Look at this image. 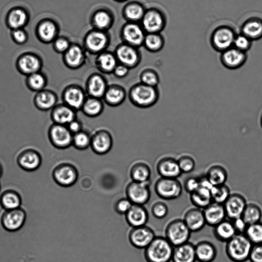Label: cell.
Returning a JSON list of instances; mask_svg holds the SVG:
<instances>
[{"mask_svg":"<svg viewBox=\"0 0 262 262\" xmlns=\"http://www.w3.org/2000/svg\"><path fill=\"white\" fill-rule=\"evenodd\" d=\"M253 244L244 234H237L227 243L226 253L234 262H244L249 259Z\"/></svg>","mask_w":262,"mask_h":262,"instance_id":"cell-2","label":"cell"},{"mask_svg":"<svg viewBox=\"0 0 262 262\" xmlns=\"http://www.w3.org/2000/svg\"><path fill=\"white\" fill-rule=\"evenodd\" d=\"M214 234L216 238L227 243L237 234L232 220H224L214 228Z\"/></svg>","mask_w":262,"mask_h":262,"instance_id":"cell-24","label":"cell"},{"mask_svg":"<svg viewBox=\"0 0 262 262\" xmlns=\"http://www.w3.org/2000/svg\"><path fill=\"white\" fill-rule=\"evenodd\" d=\"M117 57L122 64L126 67H132L136 65L138 55L132 47L129 46H122L117 51Z\"/></svg>","mask_w":262,"mask_h":262,"instance_id":"cell-31","label":"cell"},{"mask_svg":"<svg viewBox=\"0 0 262 262\" xmlns=\"http://www.w3.org/2000/svg\"><path fill=\"white\" fill-rule=\"evenodd\" d=\"M199 186V178L191 177L187 179L184 183L185 190L190 194L196 192Z\"/></svg>","mask_w":262,"mask_h":262,"instance_id":"cell-54","label":"cell"},{"mask_svg":"<svg viewBox=\"0 0 262 262\" xmlns=\"http://www.w3.org/2000/svg\"><path fill=\"white\" fill-rule=\"evenodd\" d=\"M247 60L246 53L232 47L221 53L220 61L226 68L236 70L242 67Z\"/></svg>","mask_w":262,"mask_h":262,"instance_id":"cell-10","label":"cell"},{"mask_svg":"<svg viewBox=\"0 0 262 262\" xmlns=\"http://www.w3.org/2000/svg\"><path fill=\"white\" fill-rule=\"evenodd\" d=\"M207 226L214 228L219 223L225 220L227 215L224 205L212 202L203 209Z\"/></svg>","mask_w":262,"mask_h":262,"instance_id":"cell-16","label":"cell"},{"mask_svg":"<svg viewBox=\"0 0 262 262\" xmlns=\"http://www.w3.org/2000/svg\"><path fill=\"white\" fill-rule=\"evenodd\" d=\"M124 36L126 40L133 45H140L144 40L142 30L136 24H129L124 30Z\"/></svg>","mask_w":262,"mask_h":262,"instance_id":"cell-30","label":"cell"},{"mask_svg":"<svg viewBox=\"0 0 262 262\" xmlns=\"http://www.w3.org/2000/svg\"><path fill=\"white\" fill-rule=\"evenodd\" d=\"M148 183L132 181L127 188V198L134 204L143 205L146 203L151 196Z\"/></svg>","mask_w":262,"mask_h":262,"instance_id":"cell-7","label":"cell"},{"mask_svg":"<svg viewBox=\"0 0 262 262\" xmlns=\"http://www.w3.org/2000/svg\"><path fill=\"white\" fill-rule=\"evenodd\" d=\"M155 190L157 195L163 199L172 200L181 196L183 188L178 179L161 177L156 182Z\"/></svg>","mask_w":262,"mask_h":262,"instance_id":"cell-5","label":"cell"},{"mask_svg":"<svg viewBox=\"0 0 262 262\" xmlns=\"http://www.w3.org/2000/svg\"><path fill=\"white\" fill-rule=\"evenodd\" d=\"M18 70L24 76L41 71L42 68L41 59L37 56L26 54L21 56L17 62Z\"/></svg>","mask_w":262,"mask_h":262,"instance_id":"cell-13","label":"cell"},{"mask_svg":"<svg viewBox=\"0 0 262 262\" xmlns=\"http://www.w3.org/2000/svg\"><path fill=\"white\" fill-rule=\"evenodd\" d=\"M110 22V18L108 14L103 12L97 13L94 17L95 25L99 28H104Z\"/></svg>","mask_w":262,"mask_h":262,"instance_id":"cell-55","label":"cell"},{"mask_svg":"<svg viewBox=\"0 0 262 262\" xmlns=\"http://www.w3.org/2000/svg\"><path fill=\"white\" fill-rule=\"evenodd\" d=\"M249 259L251 262H262V244L253 245Z\"/></svg>","mask_w":262,"mask_h":262,"instance_id":"cell-57","label":"cell"},{"mask_svg":"<svg viewBox=\"0 0 262 262\" xmlns=\"http://www.w3.org/2000/svg\"><path fill=\"white\" fill-rule=\"evenodd\" d=\"M2 174V170L1 169V167H0V177H1Z\"/></svg>","mask_w":262,"mask_h":262,"instance_id":"cell-63","label":"cell"},{"mask_svg":"<svg viewBox=\"0 0 262 262\" xmlns=\"http://www.w3.org/2000/svg\"><path fill=\"white\" fill-rule=\"evenodd\" d=\"M55 48L60 53L66 52L69 48V43L65 39H59L55 43Z\"/></svg>","mask_w":262,"mask_h":262,"instance_id":"cell-60","label":"cell"},{"mask_svg":"<svg viewBox=\"0 0 262 262\" xmlns=\"http://www.w3.org/2000/svg\"><path fill=\"white\" fill-rule=\"evenodd\" d=\"M241 33L252 41L262 37V21L256 18L247 20L241 27Z\"/></svg>","mask_w":262,"mask_h":262,"instance_id":"cell-26","label":"cell"},{"mask_svg":"<svg viewBox=\"0 0 262 262\" xmlns=\"http://www.w3.org/2000/svg\"><path fill=\"white\" fill-rule=\"evenodd\" d=\"M261 217L260 208L254 203H247L242 216L248 226L260 222Z\"/></svg>","mask_w":262,"mask_h":262,"instance_id":"cell-39","label":"cell"},{"mask_svg":"<svg viewBox=\"0 0 262 262\" xmlns=\"http://www.w3.org/2000/svg\"><path fill=\"white\" fill-rule=\"evenodd\" d=\"M114 72L116 77L123 78L128 74L129 68L123 65L117 66Z\"/></svg>","mask_w":262,"mask_h":262,"instance_id":"cell-61","label":"cell"},{"mask_svg":"<svg viewBox=\"0 0 262 262\" xmlns=\"http://www.w3.org/2000/svg\"><path fill=\"white\" fill-rule=\"evenodd\" d=\"M26 219V212L20 208L6 211L3 216L2 223L5 229L10 232H16L24 225Z\"/></svg>","mask_w":262,"mask_h":262,"instance_id":"cell-8","label":"cell"},{"mask_svg":"<svg viewBox=\"0 0 262 262\" xmlns=\"http://www.w3.org/2000/svg\"><path fill=\"white\" fill-rule=\"evenodd\" d=\"M49 137L52 144L59 148L67 147L72 142V133L65 126L55 124L49 130Z\"/></svg>","mask_w":262,"mask_h":262,"instance_id":"cell-12","label":"cell"},{"mask_svg":"<svg viewBox=\"0 0 262 262\" xmlns=\"http://www.w3.org/2000/svg\"><path fill=\"white\" fill-rule=\"evenodd\" d=\"M260 125H261V127L262 128V115H261V117L260 118Z\"/></svg>","mask_w":262,"mask_h":262,"instance_id":"cell-64","label":"cell"},{"mask_svg":"<svg viewBox=\"0 0 262 262\" xmlns=\"http://www.w3.org/2000/svg\"><path fill=\"white\" fill-rule=\"evenodd\" d=\"M57 102V95L53 91L43 90L37 92L34 98L35 107L40 110L46 111L53 109Z\"/></svg>","mask_w":262,"mask_h":262,"instance_id":"cell-22","label":"cell"},{"mask_svg":"<svg viewBox=\"0 0 262 262\" xmlns=\"http://www.w3.org/2000/svg\"><path fill=\"white\" fill-rule=\"evenodd\" d=\"M55 181L60 186L70 187L77 181L78 172L72 165L65 164L58 166L53 173Z\"/></svg>","mask_w":262,"mask_h":262,"instance_id":"cell-9","label":"cell"},{"mask_svg":"<svg viewBox=\"0 0 262 262\" xmlns=\"http://www.w3.org/2000/svg\"><path fill=\"white\" fill-rule=\"evenodd\" d=\"M205 176L214 186H218L226 184L228 174L224 167L215 165L209 168Z\"/></svg>","mask_w":262,"mask_h":262,"instance_id":"cell-29","label":"cell"},{"mask_svg":"<svg viewBox=\"0 0 262 262\" xmlns=\"http://www.w3.org/2000/svg\"><path fill=\"white\" fill-rule=\"evenodd\" d=\"M127 16L131 20H138L143 15L142 8L138 5H131L129 6L126 11Z\"/></svg>","mask_w":262,"mask_h":262,"instance_id":"cell-53","label":"cell"},{"mask_svg":"<svg viewBox=\"0 0 262 262\" xmlns=\"http://www.w3.org/2000/svg\"><path fill=\"white\" fill-rule=\"evenodd\" d=\"M2 206L6 211H12L21 208L22 200L19 194L13 191H8L0 199Z\"/></svg>","mask_w":262,"mask_h":262,"instance_id":"cell-36","label":"cell"},{"mask_svg":"<svg viewBox=\"0 0 262 262\" xmlns=\"http://www.w3.org/2000/svg\"><path fill=\"white\" fill-rule=\"evenodd\" d=\"M125 215L128 223L133 228L145 226L148 219L147 211L141 205L133 204Z\"/></svg>","mask_w":262,"mask_h":262,"instance_id":"cell-20","label":"cell"},{"mask_svg":"<svg viewBox=\"0 0 262 262\" xmlns=\"http://www.w3.org/2000/svg\"><path fill=\"white\" fill-rule=\"evenodd\" d=\"M234 227L237 234H244L248 227L242 217L232 220Z\"/></svg>","mask_w":262,"mask_h":262,"instance_id":"cell-58","label":"cell"},{"mask_svg":"<svg viewBox=\"0 0 262 262\" xmlns=\"http://www.w3.org/2000/svg\"><path fill=\"white\" fill-rule=\"evenodd\" d=\"M236 35L234 29L229 26L218 27L211 35V45L214 50L222 53L233 47Z\"/></svg>","mask_w":262,"mask_h":262,"instance_id":"cell-4","label":"cell"},{"mask_svg":"<svg viewBox=\"0 0 262 262\" xmlns=\"http://www.w3.org/2000/svg\"><path fill=\"white\" fill-rule=\"evenodd\" d=\"M244 235L253 245L262 244V222L251 224L247 227Z\"/></svg>","mask_w":262,"mask_h":262,"instance_id":"cell-43","label":"cell"},{"mask_svg":"<svg viewBox=\"0 0 262 262\" xmlns=\"http://www.w3.org/2000/svg\"><path fill=\"white\" fill-rule=\"evenodd\" d=\"M133 204L129 199H122L117 203L116 210L120 214L126 215L131 208Z\"/></svg>","mask_w":262,"mask_h":262,"instance_id":"cell-56","label":"cell"},{"mask_svg":"<svg viewBox=\"0 0 262 262\" xmlns=\"http://www.w3.org/2000/svg\"><path fill=\"white\" fill-rule=\"evenodd\" d=\"M165 233L166 238L176 247L189 242L192 232L183 219H177L169 223Z\"/></svg>","mask_w":262,"mask_h":262,"instance_id":"cell-3","label":"cell"},{"mask_svg":"<svg viewBox=\"0 0 262 262\" xmlns=\"http://www.w3.org/2000/svg\"><path fill=\"white\" fill-rule=\"evenodd\" d=\"M131 176L133 181L138 182H149L151 177V170L144 165H137L132 169Z\"/></svg>","mask_w":262,"mask_h":262,"instance_id":"cell-42","label":"cell"},{"mask_svg":"<svg viewBox=\"0 0 262 262\" xmlns=\"http://www.w3.org/2000/svg\"><path fill=\"white\" fill-rule=\"evenodd\" d=\"M158 74L154 71H147L141 76L142 84L152 87H157L160 83Z\"/></svg>","mask_w":262,"mask_h":262,"instance_id":"cell-50","label":"cell"},{"mask_svg":"<svg viewBox=\"0 0 262 262\" xmlns=\"http://www.w3.org/2000/svg\"><path fill=\"white\" fill-rule=\"evenodd\" d=\"M104 97L108 104L118 106L122 103L125 99L124 91L118 87H112L107 90Z\"/></svg>","mask_w":262,"mask_h":262,"instance_id":"cell-46","label":"cell"},{"mask_svg":"<svg viewBox=\"0 0 262 262\" xmlns=\"http://www.w3.org/2000/svg\"><path fill=\"white\" fill-rule=\"evenodd\" d=\"M83 109L87 116L95 117L102 112V105L99 99L92 97L85 100Z\"/></svg>","mask_w":262,"mask_h":262,"instance_id":"cell-45","label":"cell"},{"mask_svg":"<svg viewBox=\"0 0 262 262\" xmlns=\"http://www.w3.org/2000/svg\"><path fill=\"white\" fill-rule=\"evenodd\" d=\"M14 40L19 44H23L27 40V35L22 29L14 30L12 33Z\"/></svg>","mask_w":262,"mask_h":262,"instance_id":"cell-59","label":"cell"},{"mask_svg":"<svg viewBox=\"0 0 262 262\" xmlns=\"http://www.w3.org/2000/svg\"><path fill=\"white\" fill-rule=\"evenodd\" d=\"M18 163L23 170L32 172L39 168L42 164V158L36 151L27 149L20 154L18 158Z\"/></svg>","mask_w":262,"mask_h":262,"instance_id":"cell-17","label":"cell"},{"mask_svg":"<svg viewBox=\"0 0 262 262\" xmlns=\"http://www.w3.org/2000/svg\"><path fill=\"white\" fill-rule=\"evenodd\" d=\"M231 195L230 189L226 184L214 186L211 190L213 202L218 204L225 203Z\"/></svg>","mask_w":262,"mask_h":262,"instance_id":"cell-40","label":"cell"},{"mask_svg":"<svg viewBox=\"0 0 262 262\" xmlns=\"http://www.w3.org/2000/svg\"><path fill=\"white\" fill-rule=\"evenodd\" d=\"M86 43L90 50L98 52L104 48L107 43V37L101 32H94L88 36Z\"/></svg>","mask_w":262,"mask_h":262,"instance_id":"cell-38","label":"cell"},{"mask_svg":"<svg viewBox=\"0 0 262 262\" xmlns=\"http://www.w3.org/2000/svg\"><path fill=\"white\" fill-rule=\"evenodd\" d=\"M168 212L169 208L167 205L163 202H158L152 207V214L159 219L165 218L168 215Z\"/></svg>","mask_w":262,"mask_h":262,"instance_id":"cell-52","label":"cell"},{"mask_svg":"<svg viewBox=\"0 0 262 262\" xmlns=\"http://www.w3.org/2000/svg\"><path fill=\"white\" fill-rule=\"evenodd\" d=\"M155 237L154 231L145 226L133 228L129 234L131 243L139 249H145Z\"/></svg>","mask_w":262,"mask_h":262,"instance_id":"cell-11","label":"cell"},{"mask_svg":"<svg viewBox=\"0 0 262 262\" xmlns=\"http://www.w3.org/2000/svg\"><path fill=\"white\" fill-rule=\"evenodd\" d=\"M177 161L182 174L190 173L192 172L195 168V161L194 159L190 156H182Z\"/></svg>","mask_w":262,"mask_h":262,"instance_id":"cell-48","label":"cell"},{"mask_svg":"<svg viewBox=\"0 0 262 262\" xmlns=\"http://www.w3.org/2000/svg\"><path fill=\"white\" fill-rule=\"evenodd\" d=\"M252 41L250 40L247 36L241 33L236 35L233 47L247 53L251 47Z\"/></svg>","mask_w":262,"mask_h":262,"instance_id":"cell-49","label":"cell"},{"mask_svg":"<svg viewBox=\"0 0 262 262\" xmlns=\"http://www.w3.org/2000/svg\"><path fill=\"white\" fill-rule=\"evenodd\" d=\"M147 48L152 51L157 52L161 50L164 45V39L160 35L157 33H150L147 35L144 39Z\"/></svg>","mask_w":262,"mask_h":262,"instance_id":"cell-47","label":"cell"},{"mask_svg":"<svg viewBox=\"0 0 262 262\" xmlns=\"http://www.w3.org/2000/svg\"><path fill=\"white\" fill-rule=\"evenodd\" d=\"M64 98L66 105L73 109L83 108L86 100L83 91L76 87L67 89L64 93Z\"/></svg>","mask_w":262,"mask_h":262,"instance_id":"cell-27","label":"cell"},{"mask_svg":"<svg viewBox=\"0 0 262 262\" xmlns=\"http://www.w3.org/2000/svg\"><path fill=\"white\" fill-rule=\"evenodd\" d=\"M174 246L166 238L156 237L145 249L144 255L147 262H170Z\"/></svg>","mask_w":262,"mask_h":262,"instance_id":"cell-1","label":"cell"},{"mask_svg":"<svg viewBox=\"0 0 262 262\" xmlns=\"http://www.w3.org/2000/svg\"><path fill=\"white\" fill-rule=\"evenodd\" d=\"M39 36L42 41L47 42L52 41L56 36L57 28L56 25L51 21L42 22L37 29Z\"/></svg>","mask_w":262,"mask_h":262,"instance_id":"cell-41","label":"cell"},{"mask_svg":"<svg viewBox=\"0 0 262 262\" xmlns=\"http://www.w3.org/2000/svg\"><path fill=\"white\" fill-rule=\"evenodd\" d=\"M84 54L82 49L77 46L69 48L66 52L65 57L67 65L73 68L81 66L84 62Z\"/></svg>","mask_w":262,"mask_h":262,"instance_id":"cell-33","label":"cell"},{"mask_svg":"<svg viewBox=\"0 0 262 262\" xmlns=\"http://www.w3.org/2000/svg\"><path fill=\"white\" fill-rule=\"evenodd\" d=\"M173 262H196L195 245L188 242L174 247Z\"/></svg>","mask_w":262,"mask_h":262,"instance_id":"cell-19","label":"cell"},{"mask_svg":"<svg viewBox=\"0 0 262 262\" xmlns=\"http://www.w3.org/2000/svg\"><path fill=\"white\" fill-rule=\"evenodd\" d=\"M51 118L55 124L65 126L76 119V114L73 109L67 105L56 106L51 113Z\"/></svg>","mask_w":262,"mask_h":262,"instance_id":"cell-23","label":"cell"},{"mask_svg":"<svg viewBox=\"0 0 262 262\" xmlns=\"http://www.w3.org/2000/svg\"><path fill=\"white\" fill-rule=\"evenodd\" d=\"M88 90L92 97L99 99L104 96L107 90L104 80L98 75L93 76L89 81Z\"/></svg>","mask_w":262,"mask_h":262,"instance_id":"cell-32","label":"cell"},{"mask_svg":"<svg viewBox=\"0 0 262 262\" xmlns=\"http://www.w3.org/2000/svg\"><path fill=\"white\" fill-rule=\"evenodd\" d=\"M165 24V17L157 11L148 12L143 20L145 29L150 33H158L164 29Z\"/></svg>","mask_w":262,"mask_h":262,"instance_id":"cell-21","label":"cell"},{"mask_svg":"<svg viewBox=\"0 0 262 262\" xmlns=\"http://www.w3.org/2000/svg\"><path fill=\"white\" fill-rule=\"evenodd\" d=\"M75 146L79 149H84L87 148L90 143V139L87 134L80 132L75 134L73 137V141Z\"/></svg>","mask_w":262,"mask_h":262,"instance_id":"cell-51","label":"cell"},{"mask_svg":"<svg viewBox=\"0 0 262 262\" xmlns=\"http://www.w3.org/2000/svg\"><path fill=\"white\" fill-rule=\"evenodd\" d=\"M68 128L72 133L77 134L81 132L82 125L79 122L74 120L68 125Z\"/></svg>","mask_w":262,"mask_h":262,"instance_id":"cell-62","label":"cell"},{"mask_svg":"<svg viewBox=\"0 0 262 262\" xmlns=\"http://www.w3.org/2000/svg\"><path fill=\"white\" fill-rule=\"evenodd\" d=\"M28 21L27 14L22 9H16L12 11L8 17V23L13 30L22 29Z\"/></svg>","mask_w":262,"mask_h":262,"instance_id":"cell-37","label":"cell"},{"mask_svg":"<svg viewBox=\"0 0 262 262\" xmlns=\"http://www.w3.org/2000/svg\"><path fill=\"white\" fill-rule=\"evenodd\" d=\"M247 204L245 198L241 194H231L223 204L227 217L232 221L242 217Z\"/></svg>","mask_w":262,"mask_h":262,"instance_id":"cell-14","label":"cell"},{"mask_svg":"<svg viewBox=\"0 0 262 262\" xmlns=\"http://www.w3.org/2000/svg\"><path fill=\"white\" fill-rule=\"evenodd\" d=\"M183 220L192 233L200 231L206 224L203 209L197 207L187 211Z\"/></svg>","mask_w":262,"mask_h":262,"instance_id":"cell-15","label":"cell"},{"mask_svg":"<svg viewBox=\"0 0 262 262\" xmlns=\"http://www.w3.org/2000/svg\"><path fill=\"white\" fill-rule=\"evenodd\" d=\"M47 83L45 75L41 71L29 75L26 80L27 87L31 91L36 92L44 90Z\"/></svg>","mask_w":262,"mask_h":262,"instance_id":"cell-34","label":"cell"},{"mask_svg":"<svg viewBox=\"0 0 262 262\" xmlns=\"http://www.w3.org/2000/svg\"><path fill=\"white\" fill-rule=\"evenodd\" d=\"M159 174L163 178L178 179L182 173L177 160L166 158L161 160L157 166Z\"/></svg>","mask_w":262,"mask_h":262,"instance_id":"cell-18","label":"cell"},{"mask_svg":"<svg viewBox=\"0 0 262 262\" xmlns=\"http://www.w3.org/2000/svg\"><path fill=\"white\" fill-rule=\"evenodd\" d=\"M197 260L199 262H212L217 255L215 246L207 241H201L195 245Z\"/></svg>","mask_w":262,"mask_h":262,"instance_id":"cell-25","label":"cell"},{"mask_svg":"<svg viewBox=\"0 0 262 262\" xmlns=\"http://www.w3.org/2000/svg\"><path fill=\"white\" fill-rule=\"evenodd\" d=\"M92 143L94 152L103 155L109 151L112 142L110 137L107 134L101 132L94 137Z\"/></svg>","mask_w":262,"mask_h":262,"instance_id":"cell-35","label":"cell"},{"mask_svg":"<svg viewBox=\"0 0 262 262\" xmlns=\"http://www.w3.org/2000/svg\"><path fill=\"white\" fill-rule=\"evenodd\" d=\"M190 200L195 207L204 209L213 202L211 190L199 186L196 192L190 194Z\"/></svg>","mask_w":262,"mask_h":262,"instance_id":"cell-28","label":"cell"},{"mask_svg":"<svg viewBox=\"0 0 262 262\" xmlns=\"http://www.w3.org/2000/svg\"><path fill=\"white\" fill-rule=\"evenodd\" d=\"M97 64L99 68L104 72H114L117 66L116 57L110 54H103L97 59Z\"/></svg>","mask_w":262,"mask_h":262,"instance_id":"cell-44","label":"cell"},{"mask_svg":"<svg viewBox=\"0 0 262 262\" xmlns=\"http://www.w3.org/2000/svg\"><path fill=\"white\" fill-rule=\"evenodd\" d=\"M159 92L156 87L143 84L134 87L131 93L133 101L137 106L148 107L153 106L159 98Z\"/></svg>","mask_w":262,"mask_h":262,"instance_id":"cell-6","label":"cell"}]
</instances>
